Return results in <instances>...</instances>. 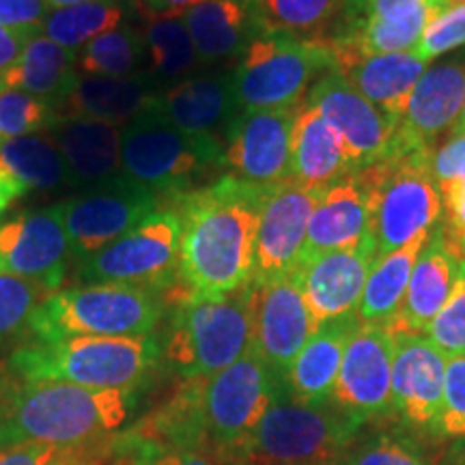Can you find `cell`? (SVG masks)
Returning a JSON list of instances; mask_svg holds the SVG:
<instances>
[{
    "instance_id": "cell-24",
    "label": "cell",
    "mask_w": 465,
    "mask_h": 465,
    "mask_svg": "<svg viewBox=\"0 0 465 465\" xmlns=\"http://www.w3.org/2000/svg\"><path fill=\"white\" fill-rule=\"evenodd\" d=\"M459 265L461 261L446 246L438 224L418 254L403 304L386 328L392 334H422L450 298Z\"/></svg>"
},
{
    "instance_id": "cell-46",
    "label": "cell",
    "mask_w": 465,
    "mask_h": 465,
    "mask_svg": "<svg viewBox=\"0 0 465 465\" xmlns=\"http://www.w3.org/2000/svg\"><path fill=\"white\" fill-rule=\"evenodd\" d=\"M441 196V235L455 257L465 263V171L440 185Z\"/></svg>"
},
{
    "instance_id": "cell-23",
    "label": "cell",
    "mask_w": 465,
    "mask_h": 465,
    "mask_svg": "<svg viewBox=\"0 0 465 465\" xmlns=\"http://www.w3.org/2000/svg\"><path fill=\"white\" fill-rule=\"evenodd\" d=\"M366 240H371L369 194L356 173H349L319 192L300 263L330 250L358 246Z\"/></svg>"
},
{
    "instance_id": "cell-18",
    "label": "cell",
    "mask_w": 465,
    "mask_h": 465,
    "mask_svg": "<svg viewBox=\"0 0 465 465\" xmlns=\"http://www.w3.org/2000/svg\"><path fill=\"white\" fill-rule=\"evenodd\" d=\"M449 356L424 334H394L392 411L405 429L435 438Z\"/></svg>"
},
{
    "instance_id": "cell-17",
    "label": "cell",
    "mask_w": 465,
    "mask_h": 465,
    "mask_svg": "<svg viewBox=\"0 0 465 465\" xmlns=\"http://www.w3.org/2000/svg\"><path fill=\"white\" fill-rule=\"evenodd\" d=\"M317 199L319 190H308L291 179L267 190L254 237V284L276 281L298 270Z\"/></svg>"
},
{
    "instance_id": "cell-26",
    "label": "cell",
    "mask_w": 465,
    "mask_h": 465,
    "mask_svg": "<svg viewBox=\"0 0 465 465\" xmlns=\"http://www.w3.org/2000/svg\"><path fill=\"white\" fill-rule=\"evenodd\" d=\"M160 83L149 72L125 78H86L78 80L72 95L54 113L58 121L95 119L108 124H130L160 100Z\"/></svg>"
},
{
    "instance_id": "cell-12",
    "label": "cell",
    "mask_w": 465,
    "mask_h": 465,
    "mask_svg": "<svg viewBox=\"0 0 465 465\" xmlns=\"http://www.w3.org/2000/svg\"><path fill=\"white\" fill-rule=\"evenodd\" d=\"M162 207V196L119 173L63 203L72 257L84 261L141 226Z\"/></svg>"
},
{
    "instance_id": "cell-40",
    "label": "cell",
    "mask_w": 465,
    "mask_h": 465,
    "mask_svg": "<svg viewBox=\"0 0 465 465\" xmlns=\"http://www.w3.org/2000/svg\"><path fill=\"white\" fill-rule=\"evenodd\" d=\"M50 293L33 281L0 274V347L28 334L35 311Z\"/></svg>"
},
{
    "instance_id": "cell-52",
    "label": "cell",
    "mask_w": 465,
    "mask_h": 465,
    "mask_svg": "<svg viewBox=\"0 0 465 465\" xmlns=\"http://www.w3.org/2000/svg\"><path fill=\"white\" fill-rule=\"evenodd\" d=\"M48 5V9H61V7H74V5H84V3H104V0H44Z\"/></svg>"
},
{
    "instance_id": "cell-22",
    "label": "cell",
    "mask_w": 465,
    "mask_h": 465,
    "mask_svg": "<svg viewBox=\"0 0 465 465\" xmlns=\"http://www.w3.org/2000/svg\"><path fill=\"white\" fill-rule=\"evenodd\" d=\"M158 108L174 127L196 138H220L240 114L232 72H212L185 78L160 95Z\"/></svg>"
},
{
    "instance_id": "cell-41",
    "label": "cell",
    "mask_w": 465,
    "mask_h": 465,
    "mask_svg": "<svg viewBox=\"0 0 465 465\" xmlns=\"http://www.w3.org/2000/svg\"><path fill=\"white\" fill-rule=\"evenodd\" d=\"M58 124L54 108L25 91H0V138L35 136Z\"/></svg>"
},
{
    "instance_id": "cell-31",
    "label": "cell",
    "mask_w": 465,
    "mask_h": 465,
    "mask_svg": "<svg viewBox=\"0 0 465 465\" xmlns=\"http://www.w3.org/2000/svg\"><path fill=\"white\" fill-rule=\"evenodd\" d=\"M424 72H427V63L411 50L366 56L347 67L341 75H345L366 100L375 104L397 130L407 100Z\"/></svg>"
},
{
    "instance_id": "cell-55",
    "label": "cell",
    "mask_w": 465,
    "mask_h": 465,
    "mask_svg": "<svg viewBox=\"0 0 465 465\" xmlns=\"http://www.w3.org/2000/svg\"><path fill=\"white\" fill-rule=\"evenodd\" d=\"M323 465H351V461H349L347 455H341V457H336V459H332V461H328Z\"/></svg>"
},
{
    "instance_id": "cell-44",
    "label": "cell",
    "mask_w": 465,
    "mask_h": 465,
    "mask_svg": "<svg viewBox=\"0 0 465 465\" xmlns=\"http://www.w3.org/2000/svg\"><path fill=\"white\" fill-rule=\"evenodd\" d=\"M435 438L465 440V353L449 358Z\"/></svg>"
},
{
    "instance_id": "cell-5",
    "label": "cell",
    "mask_w": 465,
    "mask_h": 465,
    "mask_svg": "<svg viewBox=\"0 0 465 465\" xmlns=\"http://www.w3.org/2000/svg\"><path fill=\"white\" fill-rule=\"evenodd\" d=\"M166 295L132 284H78L58 289L37 306L33 341L69 336H149L166 312Z\"/></svg>"
},
{
    "instance_id": "cell-3",
    "label": "cell",
    "mask_w": 465,
    "mask_h": 465,
    "mask_svg": "<svg viewBox=\"0 0 465 465\" xmlns=\"http://www.w3.org/2000/svg\"><path fill=\"white\" fill-rule=\"evenodd\" d=\"M162 364L158 336H69L20 345L0 366L14 381H61L95 391H143Z\"/></svg>"
},
{
    "instance_id": "cell-33",
    "label": "cell",
    "mask_w": 465,
    "mask_h": 465,
    "mask_svg": "<svg viewBox=\"0 0 465 465\" xmlns=\"http://www.w3.org/2000/svg\"><path fill=\"white\" fill-rule=\"evenodd\" d=\"M0 168L20 182L25 188L56 192L78 188L65 158L48 136H22L0 143Z\"/></svg>"
},
{
    "instance_id": "cell-57",
    "label": "cell",
    "mask_w": 465,
    "mask_h": 465,
    "mask_svg": "<svg viewBox=\"0 0 465 465\" xmlns=\"http://www.w3.org/2000/svg\"><path fill=\"white\" fill-rule=\"evenodd\" d=\"M108 465H114V461H113V450H110V461H108Z\"/></svg>"
},
{
    "instance_id": "cell-50",
    "label": "cell",
    "mask_w": 465,
    "mask_h": 465,
    "mask_svg": "<svg viewBox=\"0 0 465 465\" xmlns=\"http://www.w3.org/2000/svg\"><path fill=\"white\" fill-rule=\"evenodd\" d=\"M143 7V14L158 15V17H173L188 14L196 5L205 3V0H138Z\"/></svg>"
},
{
    "instance_id": "cell-47",
    "label": "cell",
    "mask_w": 465,
    "mask_h": 465,
    "mask_svg": "<svg viewBox=\"0 0 465 465\" xmlns=\"http://www.w3.org/2000/svg\"><path fill=\"white\" fill-rule=\"evenodd\" d=\"M431 171L438 188L465 171V132L450 134L444 143L435 144L431 149Z\"/></svg>"
},
{
    "instance_id": "cell-32",
    "label": "cell",
    "mask_w": 465,
    "mask_h": 465,
    "mask_svg": "<svg viewBox=\"0 0 465 465\" xmlns=\"http://www.w3.org/2000/svg\"><path fill=\"white\" fill-rule=\"evenodd\" d=\"M429 235H431V231L422 232L405 246L375 259L369 278H366L362 298H360L356 308L360 322L375 325H388L392 322L401 304H403L410 276Z\"/></svg>"
},
{
    "instance_id": "cell-51",
    "label": "cell",
    "mask_w": 465,
    "mask_h": 465,
    "mask_svg": "<svg viewBox=\"0 0 465 465\" xmlns=\"http://www.w3.org/2000/svg\"><path fill=\"white\" fill-rule=\"evenodd\" d=\"M26 192L28 190L20 182H17L14 174H9L7 171H3V168H0V213H3L5 209H7L15 199L25 196Z\"/></svg>"
},
{
    "instance_id": "cell-29",
    "label": "cell",
    "mask_w": 465,
    "mask_h": 465,
    "mask_svg": "<svg viewBox=\"0 0 465 465\" xmlns=\"http://www.w3.org/2000/svg\"><path fill=\"white\" fill-rule=\"evenodd\" d=\"M78 52L35 35L14 65L0 72V91H25L58 108L78 84Z\"/></svg>"
},
{
    "instance_id": "cell-59",
    "label": "cell",
    "mask_w": 465,
    "mask_h": 465,
    "mask_svg": "<svg viewBox=\"0 0 465 465\" xmlns=\"http://www.w3.org/2000/svg\"><path fill=\"white\" fill-rule=\"evenodd\" d=\"M0 143H3V138H0Z\"/></svg>"
},
{
    "instance_id": "cell-53",
    "label": "cell",
    "mask_w": 465,
    "mask_h": 465,
    "mask_svg": "<svg viewBox=\"0 0 465 465\" xmlns=\"http://www.w3.org/2000/svg\"><path fill=\"white\" fill-rule=\"evenodd\" d=\"M11 446H15L14 440H11L7 427H5V422L0 420V452H5L7 449H11Z\"/></svg>"
},
{
    "instance_id": "cell-56",
    "label": "cell",
    "mask_w": 465,
    "mask_h": 465,
    "mask_svg": "<svg viewBox=\"0 0 465 465\" xmlns=\"http://www.w3.org/2000/svg\"><path fill=\"white\" fill-rule=\"evenodd\" d=\"M254 465H315V463H254Z\"/></svg>"
},
{
    "instance_id": "cell-49",
    "label": "cell",
    "mask_w": 465,
    "mask_h": 465,
    "mask_svg": "<svg viewBox=\"0 0 465 465\" xmlns=\"http://www.w3.org/2000/svg\"><path fill=\"white\" fill-rule=\"evenodd\" d=\"M42 33V28H9L0 26V72L20 58L22 50L31 42L35 35Z\"/></svg>"
},
{
    "instance_id": "cell-30",
    "label": "cell",
    "mask_w": 465,
    "mask_h": 465,
    "mask_svg": "<svg viewBox=\"0 0 465 465\" xmlns=\"http://www.w3.org/2000/svg\"><path fill=\"white\" fill-rule=\"evenodd\" d=\"M72 171L75 185L100 183L121 173L124 127L108 121H58L48 132Z\"/></svg>"
},
{
    "instance_id": "cell-4",
    "label": "cell",
    "mask_w": 465,
    "mask_h": 465,
    "mask_svg": "<svg viewBox=\"0 0 465 465\" xmlns=\"http://www.w3.org/2000/svg\"><path fill=\"white\" fill-rule=\"evenodd\" d=\"M166 334L162 362L182 380H207L235 364L252 347V284L223 298L179 293Z\"/></svg>"
},
{
    "instance_id": "cell-48",
    "label": "cell",
    "mask_w": 465,
    "mask_h": 465,
    "mask_svg": "<svg viewBox=\"0 0 465 465\" xmlns=\"http://www.w3.org/2000/svg\"><path fill=\"white\" fill-rule=\"evenodd\" d=\"M48 15L44 0H0V26L42 28Z\"/></svg>"
},
{
    "instance_id": "cell-27",
    "label": "cell",
    "mask_w": 465,
    "mask_h": 465,
    "mask_svg": "<svg viewBox=\"0 0 465 465\" xmlns=\"http://www.w3.org/2000/svg\"><path fill=\"white\" fill-rule=\"evenodd\" d=\"M182 17L201 65L240 58L263 33L257 0H205Z\"/></svg>"
},
{
    "instance_id": "cell-21",
    "label": "cell",
    "mask_w": 465,
    "mask_h": 465,
    "mask_svg": "<svg viewBox=\"0 0 465 465\" xmlns=\"http://www.w3.org/2000/svg\"><path fill=\"white\" fill-rule=\"evenodd\" d=\"M377 259L373 237L358 246L330 250L293 272L315 328L356 312L371 267Z\"/></svg>"
},
{
    "instance_id": "cell-42",
    "label": "cell",
    "mask_w": 465,
    "mask_h": 465,
    "mask_svg": "<svg viewBox=\"0 0 465 465\" xmlns=\"http://www.w3.org/2000/svg\"><path fill=\"white\" fill-rule=\"evenodd\" d=\"M110 441L113 440L83 449H61V446L25 441L0 452V465H108Z\"/></svg>"
},
{
    "instance_id": "cell-36",
    "label": "cell",
    "mask_w": 465,
    "mask_h": 465,
    "mask_svg": "<svg viewBox=\"0 0 465 465\" xmlns=\"http://www.w3.org/2000/svg\"><path fill=\"white\" fill-rule=\"evenodd\" d=\"M345 455L351 465H440L420 435L403 424L366 429Z\"/></svg>"
},
{
    "instance_id": "cell-8",
    "label": "cell",
    "mask_w": 465,
    "mask_h": 465,
    "mask_svg": "<svg viewBox=\"0 0 465 465\" xmlns=\"http://www.w3.org/2000/svg\"><path fill=\"white\" fill-rule=\"evenodd\" d=\"M366 424L369 422L362 418L347 414L334 403L322 407L302 405L282 391L261 418L242 455L231 465H323L345 455Z\"/></svg>"
},
{
    "instance_id": "cell-13",
    "label": "cell",
    "mask_w": 465,
    "mask_h": 465,
    "mask_svg": "<svg viewBox=\"0 0 465 465\" xmlns=\"http://www.w3.org/2000/svg\"><path fill=\"white\" fill-rule=\"evenodd\" d=\"M392 356L391 330L360 322L342 353L330 403L369 424L392 418Z\"/></svg>"
},
{
    "instance_id": "cell-38",
    "label": "cell",
    "mask_w": 465,
    "mask_h": 465,
    "mask_svg": "<svg viewBox=\"0 0 465 465\" xmlns=\"http://www.w3.org/2000/svg\"><path fill=\"white\" fill-rule=\"evenodd\" d=\"M144 52V37L134 26L121 25L89 42L78 54V72L91 78H125L141 65Z\"/></svg>"
},
{
    "instance_id": "cell-43",
    "label": "cell",
    "mask_w": 465,
    "mask_h": 465,
    "mask_svg": "<svg viewBox=\"0 0 465 465\" xmlns=\"http://www.w3.org/2000/svg\"><path fill=\"white\" fill-rule=\"evenodd\" d=\"M422 334L449 358L465 353V263L459 265L450 298Z\"/></svg>"
},
{
    "instance_id": "cell-6",
    "label": "cell",
    "mask_w": 465,
    "mask_h": 465,
    "mask_svg": "<svg viewBox=\"0 0 465 465\" xmlns=\"http://www.w3.org/2000/svg\"><path fill=\"white\" fill-rule=\"evenodd\" d=\"M369 194L371 237L377 257L392 252L441 223V196L431 151L391 153L356 171Z\"/></svg>"
},
{
    "instance_id": "cell-39",
    "label": "cell",
    "mask_w": 465,
    "mask_h": 465,
    "mask_svg": "<svg viewBox=\"0 0 465 465\" xmlns=\"http://www.w3.org/2000/svg\"><path fill=\"white\" fill-rule=\"evenodd\" d=\"M114 465H226L218 452L196 446H171L132 431L113 438Z\"/></svg>"
},
{
    "instance_id": "cell-19",
    "label": "cell",
    "mask_w": 465,
    "mask_h": 465,
    "mask_svg": "<svg viewBox=\"0 0 465 465\" xmlns=\"http://www.w3.org/2000/svg\"><path fill=\"white\" fill-rule=\"evenodd\" d=\"M252 284V349L278 380L315 332L295 274Z\"/></svg>"
},
{
    "instance_id": "cell-14",
    "label": "cell",
    "mask_w": 465,
    "mask_h": 465,
    "mask_svg": "<svg viewBox=\"0 0 465 465\" xmlns=\"http://www.w3.org/2000/svg\"><path fill=\"white\" fill-rule=\"evenodd\" d=\"M72 257L63 203L0 220V274L58 291Z\"/></svg>"
},
{
    "instance_id": "cell-34",
    "label": "cell",
    "mask_w": 465,
    "mask_h": 465,
    "mask_svg": "<svg viewBox=\"0 0 465 465\" xmlns=\"http://www.w3.org/2000/svg\"><path fill=\"white\" fill-rule=\"evenodd\" d=\"M347 0H257L263 33L302 39H328L341 22Z\"/></svg>"
},
{
    "instance_id": "cell-45",
    "label": "cell",
    "mask_w": 465,
    "mask_h": 465,
    "mask_svg": "<svg viewBox=\"0 0 465 465\" xmlns=\"http://www.w3.org/2000/svg\"><path fill=\"white\" fill-rule=\"evenodd\" d=\"M461 45H465V3L441 11L427 26L414 52L424 63H429Z\"/></svg>"
},
{
    "instance_id": "cell-20",
    "label": "cell",
    "mask_w": 465,
    "mask_h": 465,
    "mask_svg": "<svg viewBox=\"0 0 465 465\" xmlns=\"http://www.w3.org/2000/svg\"><path fill=\"white\" fill-rule=\"evenodd\" d=\"M463 104L465 58H450L427 67L394 130L391 153L431 151L444 134L455 130Z\"/></svg>"
},
{
    "instance_id": "cell-25",
    "label": "cell",
    "mask_w": 465,
    "mask_h": 465,
    "mask_svg": "<svg viewBox=\"0 0 465 465\" xmlns=\"http://www.w3.org/2000/svg\"><path fill=\"white\" fill-rule=\"evenodd\" d=\"M358 325L360 319L356 312L319 325L282 380L284 391L291 399L311 407L328 405L332 401L342 353Z\"/></svg>"
},
{
    "instance_id": "cell-37",
    "label": "cell",
    "mask_w": 465,
    "mask_h": 465,
    "mask_svg": "<svg viewBox=\"0 0 465 465\" xmlns=\"http://www.w3.org/2000/svg\"><path fill=\"white\" fill-rule=\"evenodd\" d=\"M124 17L125 9L116 0L74 5V7L48 11L42 22V35L63 48L78 52L80 45H86L100 35L121 26Z\"/></svg>"
},
{
    "instance_id": "cell-10",
    "label": "cell",
    "mask_w": 465,
    "mask_h": 465,
    "mask_svg": "<svg viewBox=\"0 0 465 465\" xmlns=\"http://www.w3.org/2000/svg\"><path fill=\"white\" fill-rule=\"evenodd\" d=\"M282 391V381L272 375L252 347L235 364L203 380V427L209 446L226 465L242 455L261 418Z\"/></svg>"
},
{
    "instance_id": "cell-9",
    "label": "cell",
    "mask_w": 465,
    "mask_h": 465,
    "mask_svg": "<svg viewBox=\"0 0 465 465\" xmlns=\"http://www.w3.org/2000/svg\"><path fill=\"white\" fill-rule=\"evenodd\" d=\"M325 72H332L328 39L261 33L232 69L240 113L300 106Z\"/></svg>"
},
{
    "instance_id": "cell-7",
    "label": "cell",
    "mask_w": 465,
    "mask_h": 465,
    "mask_svg": "<svg viewBox=\"0 0 465 465\" xmlns=\"http://www.w3.org/2000/svg\"><path fill=\"white\" fill-rule=\"evenodd\" d=\"M220 168H224V141L188 136L162 114L158 104L124 127L121 173L162 199L199 190L196 183Z\"/></svg>"
},
{
    "instance_id": "cell-58",
    "label": "cell",
    "mask_w": 465,
    "mask_h": 465,
    "mask_svg": "<svg viewBox=\"0 0 465 465\" xmlns=\"http://www.w3.org/2000/svg\"><path fill=\"white\" fill-rule=\"evenodd\" d=\"M457 465H465V459H463V461H459V463H457Z\"/></svg>"
},
{
    "instance_id": "cell-35",
    "label": "cell",
    "mask_w": 465,
    "mask_h": 465,
    "mask_svg": "<svg viewBox=\"0 0 465 465\" xmlns=\"http://www.w3.org/2000/svg\"><path fill=\"white\" fill-rule=\"evenodd\" d=\"M144 15V48L149 52L151 75L158 83L164 80H185L201 65L194 44L188 28L183 25V17H158Z\"/></svg>"
},
{
    "instance_id": "cell-16",
    "label": "cell",
    "mask_w": 465,
    "mask_h": 465,
    "mask_svg": "<svg viewBox=\"0 0 465 465\" xmlns=\"http://www.w3.org/2000/svg\"><path fill=\"white\" fill-rule=\"evenodd\" d=\"M306 102L317 108V113L339 134L353 173L375 164L391 153L394 125L345 75L325 72L311 86Z\"/></svg>"
},
{
    "instance_id": "cell-2",
    "label": "cell",
    "mask_w": 465,
    "mask_h": 465,
    "mask_svg": "<svg viewBox=\"0 0 465 465\" xmlns=\"http://www.w3.org/2000/svg\"><path fill=\"white\" fill-rule=\"evenodd\" d=\"M138 394L61 381H14L0 371V420L15 446H97L121 433L136 411Z\"/></svg>"
},
{
    "instance_id": "cell-28",
    "label": "cell",
    "mask_w": 465,
    "mask_h": 465,
    "mask_svg": "<svg viewBox=\"0 0 465 465\" xmlns=\"http://www.w3.org/2000/svg\"><path fill=\"white\" fill-rule=\"evenodd\" d=\"M349 173H353V168L339 134L304 100L291 134L289 179L308 190L322 192Z\"/></svg>"
},
{
    "instance_id": "cell-1",
    "label": "cell",
    "mask_w": 465,
    "mask_h": 465,
    "mask_svg": "<svg viewBox=\"0 0 465 465\" xmlns=\"http://www.w3.org/2000/svg\"><path fill=\"white\" fill-rule=\"evenodd\" d=\"M267 190L224 173L168 201L182 218L179 281L190 295L223 298L252 282L254 237Z\"/></svg>"
},
{
    "instance_id": "cell-11",
    "label": "cell",
    "mask_w": 465,
    "mask_h": 465,
    "mask_svg": "<svg viewBox=\"0 0 465 465\" xmlns=\"http://www.w3.org/2000/svg\"><path fill=\"white\" fill-rule=\"evenodd\" d=\"M182 218L173 205L160 207L141 226L93 257L80 261L75 278L83 284H132L168 295L179 287Z\"/></svg>"
},
{
    "instance_id": "cell-15",
    "label": "cell",
    "mask_w": 465,
    "mask_h": 465,
    "mask_svg": "<svg viewBox=\"0 0 465 465\" xmlns=\"http://www.w3.org/2000/svg\"><path fill=\"white\" fill-rule=\"evenodd\" d=\"M298 108L237 114L224 138V168L229 174L261 190L289 182L291 134Z\"/></svg>"
},
{
    "instance_id": "cell-54",
    "label": "cell",
    "mask_w": 465,
    "mask_h": 465,
    "mask_svg": "<svg viewBox=\"0 0 465 465\" xmlns=\"http://www.w3.org/2000/svg\"><path fill=\"white\" fill-rule=\"evenodd\" d=\"M459 132H465V104H463V110H461V116H459L455 130H452L450 134H459Z\"/></svg>"
}]
</instances>
